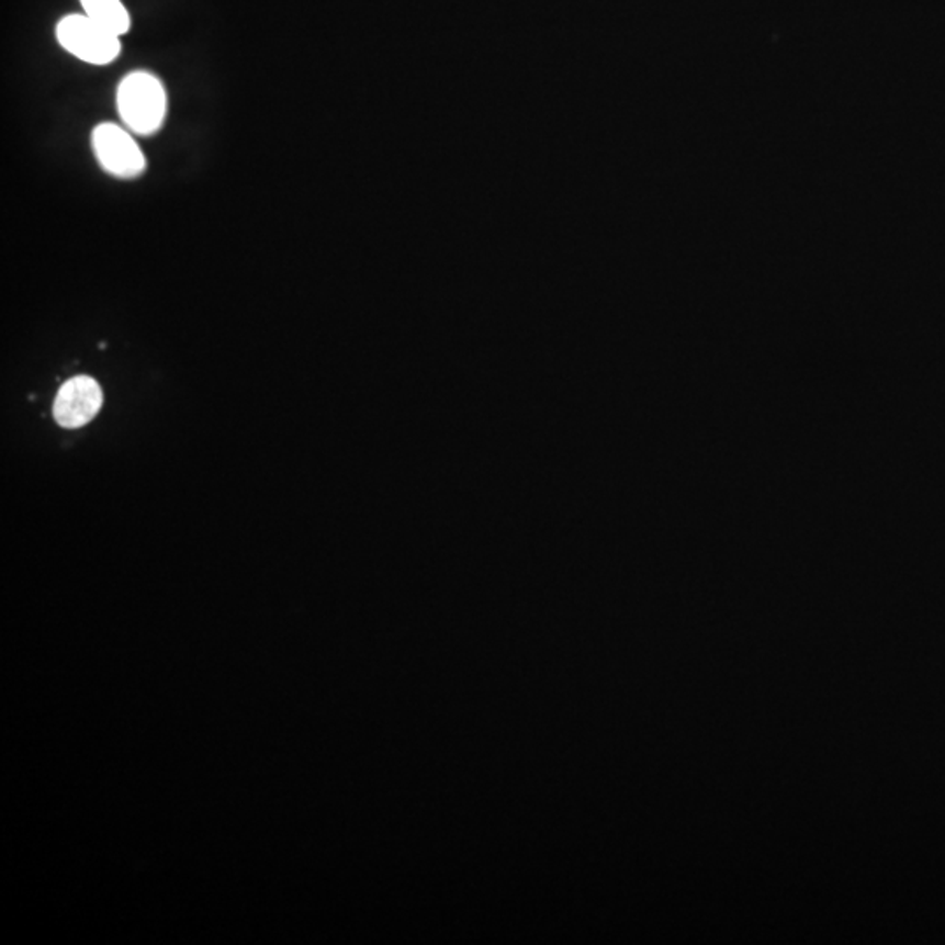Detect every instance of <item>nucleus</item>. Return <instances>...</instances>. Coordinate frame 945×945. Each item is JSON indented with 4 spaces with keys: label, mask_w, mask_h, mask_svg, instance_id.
Segmentation results:
<instances>
[{
    "label": "nucleus",
    "mask_w": 945,
    "mask_h": 945,
    "mask_svg": "<svg viewBox=\"0 0 945 945\" xmlns=\"http://www.w3.org/2000/svg\"><path fill=\"white\" fill-rule=\"evenodd\" d=\"M85 14L113 34H128L132 18L122 0H81Z\"/></svg>",
    "instance_id": "39448f33"
},
{
    "label": "nucleus",
    "mask_w": 945,
    "mask_h": 945,
    "mask_svg": "<svg viewBox=\"0 0 945 945\" xmlns=\"http://www.w3.org/2000/svg\"><path fill=\"white\" fill-rule=\"evenodd\" d=\"M102 391L90 376H74L58 391L53 415L67 429L81 428L90 423L102 408Z\"/></svg>",
    "instance_id": "20e7f679"
},
{
    "label": "nucleus",
    "mask_w": 945,
    "mask_h": 945,
    "mask_svg": "<svg viewBox=\"0 0 945 945\" xmlns=\"http://www.w3.org/2000/svg\"><path fill=\"white\" fill-rule=\"evenodd\" d=\"M57 41L65 52L85 64H113L122 55L120 35L93 22L87 14H69L57 25Z\"/></svg>",
    "instance_id": "f03ea898"
},
{
    "label": "nucleus",
    "mask_w": 945,
    "mask_h": 945,
    "mask_svg": "<svg viewBox=\"0 0 945 945\" xmlns=\"http://www.w3.org/2000/svg\"><path fill=\"white\" fill-rule=\"evenodd\" d=\"M91 147L100 169L120 181H134L147 169L146 156L130 130L116 123H100L91 132Z\"/></svg>",
    "instance_id": "7ed1b4c3"
},
{
    "label": "nucleus",
    "mask_w": 945,
    "mask_h": 945,
    "mask_svg": "<svg viewBox=\"0 0 945 945\" xmlns=\"http://www.w3.org/2000/svg\"><path fill=\"white\" fill-rule=\"evenodd\" d=\"M116 109L126 130L140 137H151L164 128L169 97L155 74L134 70L117 85Z\"/></svg>",
    "instance_id": "f257e3e1"
}]
</instances>
